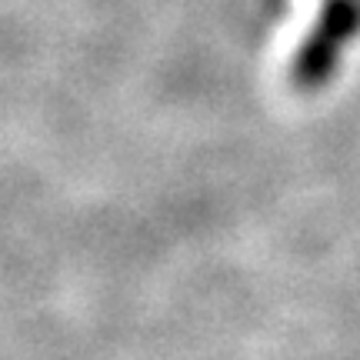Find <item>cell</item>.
<instances>
[{
  "label": "cell",
  "mask_w": 360,
  "mask_h": 360,
  "mask_svg": "<svg viewBox=\"0 0 360 360\" xmlns=\"http://www.w3.org/2000/svg\"><path fill=\"white\" fill-rule=\"evenodd\" d=\"M360 34V0H321L317 20L294 53L290 80L300 90H317L337 74L340 57Z\"/></svg>",
  "instance_id": "1"
}]
</instances>
